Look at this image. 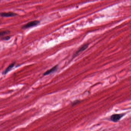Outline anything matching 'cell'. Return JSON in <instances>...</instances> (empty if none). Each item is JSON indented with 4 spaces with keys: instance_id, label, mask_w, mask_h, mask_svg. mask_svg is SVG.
I'll return each mask as SVG.
<instances>
[{
    "instance_id": "52a82bcc",
    "label": "cell",
    "mask_w": 131,
    "mask_h": 131,
    "mask_svg": "<svg viewBox=\"0 0 131 131\" xmlns=\"http://www.w3.org/2000/svg\"><path fill=\"white\" fill-rule=\"evenodd\" d=\"M10 33V31L9 30L2 31L0 32V37L4 36Z\"/></svg>"
},
{
    "instance_id": "277c9868",
    "label": "cell",
    "mask_w": 131,
    "mask_h": 131,
    "mask_svg": "<svg viewBox=\"0 0 131 131\" xmlns=\"http://www.w3.org/2000/svg\"><path fill=\"white\" fill-rule=\"evenodd\" d=\"M88 46H89V44L88 43H86V44H85L83 45L79 49V50L77 51L75 53V54L73 55L74 57H75L77 55L79 54V53H80L81 52H83V51L86 50V49L88 48Z\"/></svg>"
},
{
    "instance_id": "5b68a950",
    "label": "cell",
    "mask_w": 131,
    "mask_h": 131,
    "mask_svg": "<svg viewBox=\"0 0 131 131\" xmlns=\"http://www.w3.org/2000/svg\"><path fill=\"white\" fill-rule=\"evenodd\" d=\"M15 62H12V63H11V64H10L9 65L8 67L6 68V69L4 70V71H3V72L2 73L3 75H6V74L7 73L9 72L10 70L12 69L13 67H14V66L15 64Z\"/></svg>"
},
{
    "instance_id": "8992f818",
    "label": "cell",
    "mask_w": 131,
    "mask_h": 131,
    "mask_svg": "<svg viewBox=\"0 0 131 131\" xmlns=\"http://www.w3.org/2000/svg\"><path fill=\"white\" fill-rule=\"evenodd\" d=\"M58 65H55L52 68L50 69V70H48V71H45V72L43 73V75L45 76V75H48L50 74V73H52L54 71H55L58 69Z\"/></svg>"
},
{
    "instance_id": "7a4b0ae2",
    "label": "cell",
    "mask_w": 131,
    "mask_h": 131,
    "mask_svg": "<svg viewBox=\"0 0 131 131\" xmlns=\"http://www.w3.org/2000/svg\"><path fill=\"white\" fill-rule=\"evenodd\" d=\"M125 113H124L121 114H113L110 117V120L113 122H118L122 117L125 116Z\"/></svg>"
},
{
    "instance_id": "3957f363",
    "label": "cell",
    "mask_w": 131,
    "mask_h": 131,
    "mask_svg": "<svg viewBox=\"0 0 131 131\" xmlns=\"http://www.w3.org/2000/svg\"><path fill=\"white\" fill-rule=\"evenodd\" d=\"M17 15V14L12 12L0 13V16L2 17H13L16 16Z\"/></svg>"
},
{
    "instance_id": "ba28073f",
    "label": "cell",
    "mask_w": 131,
    "mask_h": 131,
    "mask_svg": "<svg viewBox=\"0 0 131 131\" xmlns=\"http://www.w3.org/2000/svg\"><path fill=\"white\" fill-rule=\"evenodd\" d=\"M10 36H7L5 37H3L1 39L2 40H8L10 39Z\"/></svg>"
},
{
    "instance_id": "6da1fadb",
    "label": "cell",
    "mask_w": 131,
    "mask_h": 131,
    "mask_svg": "<svg viewBox=\"0 0 131 131\" xmlns=\"http://www.w3.org/2000/svg\"><path fill=\"white\" fill-rule=\"evenodd\" d=\"M40 23V21L37 20H35L34 21H30V22L24 25L21 27V28L22 29H27L28 28L36 26L37 25L39 24Z\"/></svg>"
},
{
    "instance_id": "9c48e42d",
    "label": "cell",
    "mask_w": 131,
    "mask_h": 131,
    "mask_svg": "<svg viewBox=\"0 0 131 131\" xmlns=\"http://www.w3.org/2000/svg\"><path fill=\"white\" fill-rule=\"evenodd\" d=\"M79 100H76V101H74L73 102H72V106L75 105L79 103Z\"/></svg>"
}]
</instances>
